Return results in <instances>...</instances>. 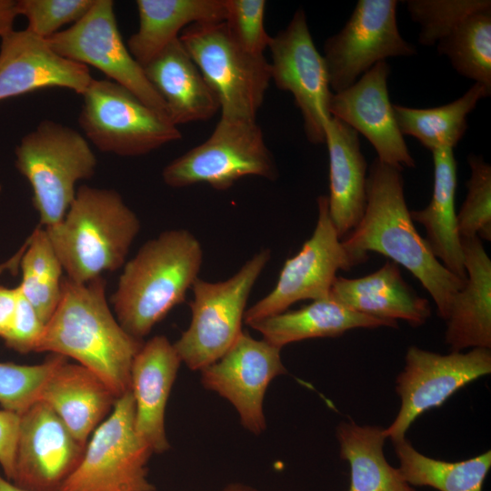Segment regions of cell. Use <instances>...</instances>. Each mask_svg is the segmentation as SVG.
I'll list each match as a JSON object with an SVG mask.
<instances>
[{"label": "cell", "instance_id": "1", "mask_svg": "<svg viewBox=\"0 0 491 491\" xmlns=\"http://www.w3.org/2000/svg\"><path fill=\"white\" fill-rule=\"evenodd\" d=\"M402 171V167L374 160L366 176L364 215L341 241L357 264L368 259V252H376L408 269L430 294L438 316L446 321L453 298L466 279L447 270L416 231L405 199Z\"/></svg>", "mask_w": 491, "mask_h": 491}, {"label": "cell", "instance_id": "2", "mask_svg": "<svg viewBox=\"0 0 491 491\" xmlns=\"http://www.w3.org/2000/svg\"><path fill=\"white\" fill-rule=\"evenodd\" d=\"M106 282L62 279L60 301L45 326L35 352L66 358L98 376L120 397L131 389V367L144 342L128 334L106 300Z\"/></svg>", "mask_w": 491, "mask_h": 491}, {"label": "cell", "instance_id": "3", "mask_svg": "<svg viewBox=\"0 0 491 491\" xmlns=\"http://www.w3.org/2000/svg\"><path fill=\"white\" fill-rule=\"evenodd\" d=\"M203 248L186 229H169L145 242L124 265L110 297L115 317L143 340L177 305L198 278Z\"/></svg>", "mask_w": 491, "mask_h": 491}, {"label": "cell", "instance_id": "4", "mask_svg": "<svg viewBox=\"0 0 491 491\" xmlns=\"http://www.w3.org/2000/svg\"><path fill=\"white\" fill-rule=\"evenodd\" d=\"M44 228L65 276L84 284L124 266L140 221L117 191L85 185L64 218Z\"/></svg>", "mask_w": 491, "mask_h": 491}, {"label": "cell", "instance_id": "5", "mask_svg": "<svg viewBox=\"0 0 491 491\" xmlns=\"http://www.w3.org/2000/svg\"><path fill=\"white\" fill-rule=\"evenodd\" d=\"M15 167L29 182L40 227L60 222L78 181L90 179L97 160L86 138L66 125L45 119L25 135L15 150Z\"/></svg>", "mask_w": 491, "mask_h": 491}, {"label": "cell", "instance_id": "6", "mask_svg": "<svg viewBox=\"0 0 491 491\" xmlns=\"http://www.w3.org/2000/svg\"><path fill=\"white\" fill-rule=\"evenodd\" d=\"M179 39L216 95L221 117L256 121L271 81L264 55L245 50L224 21L190 25Z\"/></svg>", "mask_w": 491, "mask_h": 491}, {"label": "cell", "instance_id": "7", "mask_svg": "<svg viewBox=\"0 0 491 491\" xmlns=\"http://www.w3.org/2000/svg\"><path fill=\"white\" fill-rule=\"evenodd\" d=\"M270 257V250L263 249L225 281L208 282L198 277L194 282L191 322L174 343L189 369L201 371L217 361L243 332L249 295Z\"/></svg>", "mask_w": 491, "mask_h": 491}, {"label": "cell", "instance_id": "8", "mask_svg": "<svg viewBox=\"0 0 491 491\" xmlns=\"http://www.w3.org/2000/svg\"><path fill=\"white\" fill-rule=\"evenodd\" d=\"M82 97L78 124L101 152L140 156L182 137L167 116L111 80L94 78Z\"/></svg>", "mask_w": 491, "mask_h": 491}, {"label": "cell", "instance_id": "9", "mask_svg": "<svg viewBox=\"0 0 491 491\" xmlns=\"http://www.w3.org/2000/svg\"><path fill=\"white\" fill-rule=\"evenodd\" d=\"M152 454L135 431L129 390L92 433L81 460L59 491H155L146 466Z\"/></svg>", "mask_w": 491, "mask_h": 491}, {"label": "cell", "instance_id": "10", "mask_svg": "<svg viewBox=\"0 0 491 491\" xmlns=\"http://www.w3.org/2000/svg\"><path fill=\"white\" fill-rule=\"evenodd\" d=\"M247 175L275 180L278 171L256 121L224 117L204 143L162 171L165 184L175 188L205 183L216 190H226Z\"/></svg>", "mask_w": 491, "mask_h": 491}, {"label": "cell", "instance_id": "11", "mask_svg": "<svg viewBox=\"0 0 491 491\" xmlns=\"http://www.w3.org/2000/svg\"><path fill=\"white\" fill-rule=\"evenodd\" d=\"M317 207L312 235L296 256L285 262L273 290L246 310V325L283 313L297 301L327 297L336 272L358 265L343 246L332 223L327 195L318 196Z\"/></svg>", "mask_w": 491, "mask_h": 491}, {"label": "cell", "instance_id": "12", "mask_svg": "<svg viewBox=\"0 0 491 491\" xmlns=\"http://www.w3.org/2000/svg\"><path fill=\"white\" fill-rule=\"evenodd\" d=\"M47 42L61 56L95 67L169 118L165 102L123 41L114 1L95 0L79 21L55 34Z\"/></svg>", "mask_w": 491, "mask_h": 491}, {"label": "cell", "instance_id": "13", "mask_svg": "<svg viewBox=\"0 0 491 491\" xmlns=\"http://www.w3.org/2000/svg\"><path fill=\"white\" fill-rule=\"evenodd\" d=\"M491 373V350L471 348L446 355L408 347L405 366L396 380L401 400L399 411L385 428L392 442L406 437L414 421L427 410L439 407L467 384Z\"/></svg>", "mask_w": 491, "mask_h": 491}, {"label": "cell", "instance_id": "14", "mask_svg": "<svg viewBox=\"0 0 491 491\" xmlns=\"http://www.w3.org/2000/svg\"><path fill=\"white\" fill-rule=\"evenodd\" d=\"M396 0H359L349 19L324 45L330 88L351 86L376 63L388 57L411 56L416 47L400 35Z\"/></svg>", "mask_w": 491, "mask_h": 491}, {"label": "cell", "instance_id": "15", "mask_svg": "<svg viewBox=\"0 0 491 491\" xmlns=\"http://www.w3.org/2000/svg\"><path fill=\"white\" fill-rule=\"evenodd\" d=\"M268 48L271 80L278 89L292 94L307 140L324 144L333 92L324 56L314 44L303 9L296 10L287 26L271 36Z\"/></svg>", "mask_w": 491, "mask_h": 491}, {"label": "cell", "instance_id": "16", "mask_svg": "<svg viewBox=\"0 0 491 491\" xmlns=\"http://www.w3.org/2000/svg\"><path fill=\"white\" fill-rule=\"evenodd\" d=\"M281 348L242 332L217 361L201 372V383L236 410L242 426L255 435L266 427L263 403L273 379L287 373Z\"/></svg>", "mask_w": 491, "mask_h": 491}, {"label": "cell", "instance_id": "17", "mask_svg": "<svg viewBox=\"0 0 491 491\" xmlns=\"http://www.w3.org/2000/svg\"><path fill=\"white\" fill-rule=\"evenodd\" d=\"M85 446L49 406L37 401L20 415L12 482L28 491H59Z\"/></svg>", "mask_w": 491, "mask_h": 491}, {"label": "cell", "instance_id": "18", "mask_svg": "<svg viewBox=\"0 0 491 491\" xmlns=\"http://www.w3.org/2000/svg\"><path fill=\"white\" fill-rule=\"evenodd\" d=\"M389 75L390 66L386 61L376 63L351 86L333 93L328 112L362 134L381 162L402 168L415 167L390 103Z\"/></svg>", "mask_w": 491, "mask_h": 491}, {"label": "cell", "instance_id": "19", "mask_svg": "<svg viewBox=\"0 0 491 491\" xmlns=\"http://www.w3.org/2000/svg\"><path fill=\"white\" fill-rule=\"evenodd\" d=\"M0 38V101L46 87L82 95L94 79L88 66L61 56L47 39L26 29Z\"/></svg>", "mask_w": 491, "mask_h": 491}, {"label": "cell", "instance_id": "20", "mask_svg": "<svg viewBox=\"0 0 491 491\" xmlns=\"http://www.w3.org/2000/svg\"><path fill=\"white\" fill-rule=\"evenodd\" d=\"M182 361L168 338L155 336L136 354L131 367L135 426L153 453L169 449L165 417L171 389Z\"/></svg>", "mask_w": 491, "mask_h": 491}, {"label": "cell", "instance_id": "21", "mask_svg": "<svg viewBox=\"0 0 491 491\" xmlns=\"http://www.w3.org/2000/svg\"><path fill=\"white\" fill-rule=\"evenodd\" d=\"M329 295L346 307L376 318L407 322L417 327L431 316L429 302L403 278L399 265L386 261L359 278L336 276Z\"/></svg>", "mask_w": 491, "mask_h": 491}, {"label": "cell", "instance_id": "22", "mask_svg": "<svg viewBox=\"0 0 491 491\" xmlns=\"http://www.w3.org/2000/svg\"><path fill=\"white\" fill-rule=\"evenodd\" d=\"M466 280L453 298L445 343L452 352L491 348V260L477 236L460 238Z\"/></svg>", "mask_w": 491, "mask_h": 491}, {"label": "cell", "instance_id": "23", "mask_svg": "<svg viewBox=\"0 0 491 491\" xmlns=\"http://www.w3.org/2000/svg\"><path fill=\"white\" fill-rule=\"evenodd\" d=\"M324 129L329 155V215L343 239L357 225L366 210L367 164L358 133L351 126L331 116Z\"/></svg>", "mask_w": 491, "mask_h": 491}, {"label": "cell", "instance_id": "24", "mask_svg": "<svg viewBox=\"0 0 491 491\" xmlns=\"http://www.w3.org/2000/svg\"><path fill=\"white\" fill-rule=\"evenodd\" d=\"M118 397L86 367L64 358L47 378L39 401L49 406L75 438L85 446Z\"/></svg>", "mask_w": 491, "mask_h": 491}, {"label": "cell", "instance_id": "25", "mask_svg": "<svg viewBox=\"0 0 491 491\" xmlns=\"http://www.w3.org/2000/svg\"><path fill=\"white\" fill-rule=\"evenodd\" d=\"M143 68L175 125L206 121L220 110L216 95L179 38Z\"/></svg>", "mask_w": 491, "mask_h": 491}, {"label": "cell", "instance_id": "26", "mask_svg": "<svg viewBox=\"0 0 491 491\" xmlns=\"http://www.w3.org/2000/svg\"><path fill=\"white\" fill-rule=\"evenodd\" d=\"M139 26L127 42L144 67L193 24L222 22L225 0H137Z\"/></svg>", "mask_w": 491, "mask_h": 491}, {"label": "cell", "instance_id": "27", "mask_svg": "<svg viewBox=\"0 0 491 491\" xmlns=\"http://www.w3.org/2000/svg\"><path fill=\"white\" fill-rule=\"evenodd\" d=\"M249 326L258 331L264 340L282 349L288 344L306 339L336 337L354 328H396L398 324L351 310L329 295L297 310H286Z\"/></svg>", "mask_w": 491, "mask_h": 491}, {"label": "cell", "instance_id": "28", "mask_svg": "<svg viewBox=\"0 0 491 491\" xmlns=\"http://www.w3.org/2000/svg\"><path fill=\"white\" fill-rule=\"evenodd\" d=\"M432 154L434 188L431 201L424 209L410 211V215L414 222L425 227L424 239L436 258L451 273L466 280L455 208L457 175L454 151L444 148Z\"/></svg>", "mask_w": 491, "mask_h": 491}, {"label": "cell", "instance_id": "29", "mask_svg": "<svg viewBox=\"0 0 491 491\" xmlns=\"http://www.w3.org/2000/svg\"><path fill=\"white\" fill-rule=\"evenodd\" d=\"M385 428L343 421L336 429L340 456L350 466L348 491H416L386 459Z\"/></svg>", "mask_w": 491, "mask_h": 491}, {"label": "cell", "instance_id": "30", "mask_svg": "<svg viewBox=\"0 0 491 491\" xmlns=\"http://www.w3.org/2000/svg\"><path fill=\"white\" fill-rule=\"evenodd\" d=\"M491 94V89L475 83L455 101L431 108H412L393 105L401 134L416 138L431 152L454 148L467 129V116L477 103Z\"/></svg>", "mask_w": 491, "mask_h": 491}, {"label": "cell", "instance_id": "31", "mask_svg": "<svg viewBox=\"0 0 491 491\" xmlns=\"http://www.w3.org/2000/svg\"><path fill=\"white\" fill-rule=\"evenodd\" d=\"M399 471L412 486L439 491H482L491 467V451L466 460L447 462L418 452L406 437L393 442Z\"/></svg>", "mask_w": 491, "mask_h": 491}, {"label": "cell", "instance_id": "32", "mask_svg": "<svg viewBox=\"0 0 491 491\" xmlns=\"http://www.w3.org/2000/svg\"><path fill=\"white\" fill-rule=\"evenodd\" d=\"M20 294L45 325L61 298L63 268L43 227H36L18 253Z\"/></svg>", "mask_w": 491, "mask_h": 491}, {"label": "cell", "instance_id": "33", "mask_svg": "<svg viewBox=\"0 0 491 491\" xmlns=\"http://www.w3.org/2000/svg\"><path fill=\"white\" fill-rule=\"evenodd\" d=\"M436 47L459 75L491 89V7L468 15Z\"/></svg>", "mask_w": 491, "mask_h": 491}, {"label": "cell", "instance_id": "34", "mask_svg": "<svg viewBox=\"0 0 491 491\" xmlns=\"http://www.w3.org/2000/svg\"><path fill=\"white\" fill-rule=\"evenodd\" d=\"M410 17L420 25L418 42L435 45L468 15L491 7L490 0H408Z\"/></svg>", "mask_w": 491, "mask_h": 491}, {"label": "cell", "instance_id": "35", "mask_svg": "<svg viewBox=\"0 0 491 491\" xmlns=\"http://www.w3.org/2000/svg\"><path fill=\"white\" fill-rule=\"evenodd\" d=\"M64 358L52 354L37 365L0 362V406L3 409L21 415L39 401L47 378Z\"/></svg>", "mask_w": 491, "mask_h": 491}, {"label": "cell", "instance_id": "36", "mask_svg": "<svg viewBox=\"0 0 491 491\" xmlns=\"http://www.w3.org/2000/svg\"><path fill=\"white\" fill-rule=\"evenodd\" d=\"M471 175L466 185L467 194L456 214L460 238L477 236L491 240V165L481 155L467 157Z\"/></svg>", "mask_w": 491, "mask_h": 491}, {"label": "cell", "instance_id": "37", "mask_svg": "<svg viewBox=\"0 0 491 491\" xmlns=\"http://www.w3.org/2000/svg\"><path fill=\"white\" fill-rule=\"evenodd\" d=\"M95 0H17L18 15L27 19L26 30L48 39L59 29L79 21Z\"/></svg>", "mask_w": 491, "mask_h": 491}, {"label": "cell", "instance_id": "38", "mask_svg": "<svg viewBox=\"0 0 491 491\" xmlns=\"http://www.w3.org/2000/svg\"><path fill=\"white\" fill-rule=\"evenodd\" d=\"M225 24L234 39L247 52L264 55L271 36L265 29V0H225Z\"/></svg>", "mask_w": 491, "mask_h": 491}, {"label": "cell", "instance_id": "39", "mask_svg": "<svg viewBox=\"0 0 491 491\" xmlns=\"http://www.w3.org/2000/svg\"><path fill=\"white\" fill-rule=\"evenodd\" d=\"M45 326L36 311L19 291L14 319L3 339L8 348L20 354L35 352Z\"/></svg>", "mask_w": 491, "mask_h": 491}, {"label": "cell", "instance_id": "40", "mask_svg": "<svg viewBox=\"0 0 491 491\" xmlns=\"http://www.w3.org/2000/svg\"><path fill=\"white\" fill-rule=\"evenodd\" d=\"M20 415L0 410V466L5 477L12 481Z\"/></svg>", "mask_w": 491, "mask_h": 491}, {"label": "cell", "instance_id": "41", "mask_svg": "<svg viewBox=\"0 0 491 491\" xmlns=\"http://www.w3.org/2000/svg\"><path fill=\"white\" fill-rule=\"evenodd\" d=\"M19 297L17 287L9 288L0 286V337L7 333L15 313Z\"/></svg>", "mask_w": 491, "mask_h": 491}, {"label": "cell", "instance_id": "42", "mask_svg": "<svg viewBox=\"0 0 491 491\" xmlns=\"http://www.w3.org/2000/svg\"><path fill=\"white\" fill-rule=\"evenodd\" d=\"M17 15L16 0H0V37L14 30Z\"/></svg>", "mask_w": 491, "mask_h": 491}, {"label": "cell", "instance_id": "43", "mask_svg": "<svg viewBox=\"0 0 491 491\" xmlns=\"http://www.w3.org/2000/svg\"><path fill=\"white\" fill-rule=\"evenodd\" d=\"M0 491H28L22 488L0 474Z\"/></svg>", "mask_w": 491, "mask_h": 491}, {"label": "cell", "instance_id": "44", "mask_svg": "<svg viewBox=\"0 0 491 491\" xmlns=\"http://www.w3.org/2000/svg\"><path fill=\"white\" fill-rule=\"evenodd\" d=\"M221 491H259L252 486L244 484H231L224 487Z\"/></svg>", "mask_w": 491, "mask_h": 491}, {"label": "cell", "instance_id": "45", "mask_svg": "<svg viewBox=\"0 0 491 491\" xmlns=\"http://www.w3.org/2000/svg\"><path fill=\"white\" fill-rule=\"evenodd\" d=\"M1 189H2V186H1V185H0V192H1Z\"/></svg>", "mask_w": 491, "mask_h": 491}]
</instances>
